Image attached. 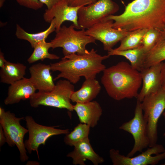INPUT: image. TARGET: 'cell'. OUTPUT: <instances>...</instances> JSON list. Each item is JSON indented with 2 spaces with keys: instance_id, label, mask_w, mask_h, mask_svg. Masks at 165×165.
Returning a JSON list of instances; mask_svg holds the SVG:
<instances>
[{
  "instance_id": "1",
  "label": "cell",
  "mask_w": 165,
  "mask_h": 165,
  "mask_svg": "<svg viewBox=\"0 0 165 165\" xmlns=\"http://www.w3.org/2000/svg\"><path fill=\"white\" fill-rule=\"evenodd\" d=\"M104 20H112L113 28L128 32L150 28L161 31L165 27V0H134L121 14Z\"/></svg>"
},
{
  "instance_id": "2",
  "label": "cell",
  "mask_w": 165,
  "mask_h": 165,
  "mask_svg": "<svg viewBox=\"0 0 165 165\" xmlns=\"http://www.w3.org/2000/svg\"><path fill=\"white\" fill-rule=\"evenodd\" d=\"M97 50L92 49L86 53H73L64 56L58 62L50 63L51 70L60 73L53 79H65L73 84L77 83L81 77L85 79L96 78V75L106 68L102 61L110 56H102Z\"/></svg>"
},
{
  "instance_id": "3",
  "label": "cell",
  "mask_w": 165,
  "mask_h": 165,
  "mask_svg": "<svg viewBox=\"0 0 165 165\" xmlns=\"http://www.w3.org/2000/svg\"><path fill=\"white\" fill-rule=\"evenodd\" d=\"M103 72L101 82L109 97L117 101L137 97L142 79L140 72L130 64L121 61Z\"/></svg>"
},
{
  "instance_id": "4",
  "label": "cell",
  "mask_w": 165,
  "mask_h": 165,
  "mask_svg": "<svg viewBox=\"0 0 165 165\" xmlns=\"http://www.w3.org/2000/svg\"><path fill=\"white\" fill-rule=\"evenodd\" d=\"M72 24L68 27L61 26L56 32L54 38L50 42L53 49L58 47L62 48L64 56L73 53L83 54L88 52L86 46L90 43L96 44V40L87 35L84 29L76 30Z\"/></svg>"
},
{
  "instance_id": "5",
  "label": "cell",
  "mask_w": 165,
  "mask_h": 165,
  "mask_svg": "<svg viewBox=\"0 0 165 165\" xmlns=\"http://www.w3.org/2000/svg\"><path fill=\"white\" fill-rule=\"evenodd\" d=\"M74 91L73 84L66 79H60L51 91L36 92L29 98L30 104L35 108L42 105L65 108L72 111L74 105L71 103V97Z\"/></svg>"
},
{
  "instance_id": "6",
  "label": "cell",
  "mask_w": 165,
  "mask_h": 165,
  "mask_svg": "<svg viewBox=\"0 0 165 165\" xmlns=\"http://www.w3.org/2000/svg\"><path fill=\"white\" fill-rule=\"evenodd\" d=\"M144 118L147 123L149 147L157 144V123L165 109V93L162 88L146 96L141 102Z\"/></svg>"
},
{
  "instance_id": "7",
  "label": "cell",
  "mask_w": 165,
  "mask_h": 165,
  "mask_svg": "<svg viewBox=\"0 0 165 165\" xmlns=\"http://www.w3.org/2000/svg\"><path fill=\"white\" fill-rule=\"evenodd\" d=\"M24 119L23 117H17L10 111H5L0 107V125L5 135L6 142L10 147L16 145L20 153V159L22 162L29 159L24 141V135L28 133V130L20 123Z\"/></svg>"
},
{
  "instance_id": "8",
  "label": "cell",
  "mask_w": 165,
  "mask_h": 165,
  "mask_svg": "<svg viewBox=\"0 0 165 165\" xmlns=\"http://www.w3.org/2000/svg\"><path fill=\"white\" fill-rule=\"evenodd\" d=\"M119 9V6L112 0H98L82 6L78 12L79 27L80 29H87L113 15Z\"/></svg>"
},
{
  "instance_id": "9",
  "label": "cell",
  "mask_w": 165,
  "mask_h": 165,
  "mask_svg": "<svg viewBox=\"0 0 165 165\" xmlns=\"http://www.w3.org/2000/svg\"><path fill=\"white\" fill-rule=\"evenodd\" d=\"M119 129L130 134L134 140L133 147L127 156L133 157L149 146L147 123L144 118L141 102L137 101L133 118L123 123Z\"/></svg>"
},
{
  "instance_id": "10",
  "label": "cell",
  "mask_w": 165,
  "mask_h": 165,
  "mask_svg": "<svg viewBox=\"0 0 165 165\" xmlns=\"http://www.w3.org/2000/svg\"><path fill=\"white\" fill-rule=\"evenodd\" d=\"M109 154L113 165H155L165 159L164 147L157 144L135 157L121 155L119 150L113 148L109 150Z\"/></svg>"
},
{
  "instance_id": "11",
  "label": "cell",
  "mask_w": 165,
  "mask_h": 165,
  "mask_svg": "<svg viewBox=\"0 0 165 165\" xmlns=\"http://www.w3.org/2000/svg\"><path fill=\"white\" fill-rule=\"evenodd\" d=\"M25 120L29 133L28 138L24 141L25 148L29 154L33 151H35L38 159L39 145H45L46 141L53 136L66 134L70 132L68 129H58L40 125L36 123L30 116H26Z\"/></svg>"
},
{
  "instance_id": "12",
  "label": "cell",
  "mask_w": 165,
  "mask_h": 165,
  "mask_svg": "<svg viewBox=\"0 0 165 165\" xmlns=\"http://www.w3.org/2000/svg\"><path fill=\"white\" fill-rule=\"evenodd\" d=\"M113 20H103L85 30L86 34L101 42L105 50L110 51L130 32L113 28Z\"/></svg>"
},
{
  "instance_id": "13",
  "label": "cell",
  "mask_w": 165,
  "mask_h": 165,
  "mask_svg": "<svg viewBox=\"0 0 165 165\" xmlns=\"http://www.w3.org/2000/svg\"><path fill=\"white\" fill-rule=\"evenodd\" d=\"M81 6H70L66 0H61L50 9H46L43 19L46 22L49 23L52 20H54L56 32L59 30L62 23L65 21L72 22L75 28L80 29L78 23V12Z\"/></svg>"
},
{
  "instance_id": "14",
  "label": "cell",
  "mask_w": 165,
  "mask_h": 165,
  "mask_svg": "<svg viewBox=\"0 0 165 165\" xmlns=\"http://www.w3.org/2000/svg\"><path fill=\"white\" fill-rule=\"evenodd\" d=\"M163 63L162 62L143 68L140 72L142 86L136 98L137 101L141 102L146 96L162 89L160 72Z\"/></svg>"
},
{
  "instance_id": "15",
  "label": "cell",
  "mask_w": 165,
  "mask_h": 165,
  "mask_svg": "<svg viewBox=\"0 0 165 165\" xmlns=\"http://www.w3.org/2000/svg\"><path fill=\"white\" fill-rule=\"evenodd\" d=\"M29 79L36 90L40 92H50L55 84L51 75L50 64L38 63L32 65L29 68Z\"/></svg>"
},
{
  "instance_id": "16",
  "label": "cell",
  "mask_w": 165,
  "mask_h": 165,
  "mask_svg": "<svg viewBox=\"0 0 165 165\" xmlns=\"http://www.w3.org/2000/svg\"><path fill=\"white\" fill-rule=\"evenodd\" d=\"M67 157L72 159L75 165H85L86 160L91 161L94 165L103 163L104 159L94 151L88 137L78 142L74 146L73 150L69 152Z\"/></svg>"
},
{
  "instance_id": "17",
  "label": "cell",
  "mask_w": 165,
  "mask_h": 165,
  "mask_svg": "<svg viewBox=\"0 0 165 165\" xmlns=\"http://www.w3.org/2000/svg\"><path fill=\"white\" fill-rule=\"evenodd\" d=\"M36 89L29 78H24L9 86L7 96L4 101L6 105L18 103L29 99L35 93Z\"/></svg>"
},
{
  "instance_id": "18",
  "label": "cell",
  "mask_w": 165,
  "mask_h": 165,
  "mask_svg": "<svg viewBox=\"0 0 165 165\" xmlns=\"http://www.w3.org/2000/svg\"><path fill=\"white\" fill-rule=\"evenodd\" d=\"M73 110L76 112L80 123L86 124L90 127H94L97 125L102 113L101 105L96 101L76 102L73 106Z\"/></svg>"
},
{
  "instance_id": "19",
  "label": "cell",
  "mask_w": 165,
  "mask_h": 165,
  "mask_svg": "<svg viewBox=\"0 0 165 165\" xmlns=\"http://www.w3.org/2000/svg\"><path fill=\"white\" fill-rule=\"evenodd\" d=\"M101 89V86L96 78L85 79L80 88L72 93L71 101L75 103L92 101L99 94Z\"/></svg>"
},
{
  "instance_id": "20",
  "label": "cell",
  "mask_w": 165,
  "mask_h": 165,
  "mask_svg": "<svg viewBox=\"0 0 165 165\" xmlns=\"http://www.w3.org/2000/svg\"><path fill=\"white\" fill-rule=\"evenodd\" d=\"M26 69L23 64L7 61L0 71V82L11 85L24 78Z\"/></svg>"
},
{
  "instance_id": "21",
  "label": "cell",
  "mask_w": 165,
  "mask_h": 165,
  "mask_svg": "<svg viewBox=\"0 0 165 165\" xmlns=\"http://www.w3.org/2000/svg\"><path fill=\"white\" fill-rule=\"evenodd\" d=\"M109 56L118 55L125 57L130 63L131 67L140 72L143 68L146 53L142 45L134 49L117 51L112 49L108 52Z\"/></svg>"
},
{
  "instance_id": "22",
  "label": "cell",
  "mask_w": 165,
  "mask_h": 165,
  "mask_svg": "<svg viewBox=\"0 0 165 165\" xmlns=\"http://www.w3.org/2000/svg\"><path fill=\"white\" fill-rule=\"evenodd\" d=\"M49 27L45 30L35 33L27 32L19 24H16L15 35L19 39L26 40L30 44L31 47H34L38 43L46 41L49 35L56 31L55 21L52 20Z\"/></svg>"
},
{
  "instance_id": "23",
  "label": "cell",
  "mask_w": 165,
  "mask_h": 165,
  "mask_svg": "<svg viewBox=\"0 0 165 165\" xmlns=\"http://www.w3.org/2000/svg\"><path fill=\"white\" fill-rule=\"evenodd\" d=\"M148 29H143L130 31L120 41V46L114 49L123 51L138 48L142 45L144 36Z\"/></svg>"
},
{
  "instance_id": "24",
  "label": "cell",
  "mask_w": 165,
  "mask_h": 165,
  "mask_svg": "<svg viewBox=\"0 0 165 165\" xmlns=\"http://www.w3.org/2000/svg\"><path fill=\"white\" fill-rule=\"evenodd\" d=\"M51 48L50 42L44 41L37 44L33 48L34 51L28 58L27 61L32 64L39 60L43 61L46 59L50 60L58 59L60 57L53 54L50 53L48 51Z\"/></svg>"
},
{
  "instance_id": "25",
  "label": "cell",
  "mask_w": 165,
  "mask_h": 165,
  "mask_svg": "<svg viewBox=\"0 0 165 165\" xmlns=\"http://www.w3.org/2000/svg\"><path fill=\"white\" fill-rule=\"evenodd\" d=\"M165 60V39H163L159 41L146 54L143 68L162 62Z\"/></svg>"
},
{
  "instance_id": "26",
  "label": "cell",
  "mask_w": 165,
  "mask_h": 165,
  "mask_svg": "<svg viewBox=\"0 0 165 165\" xmlns=\"http://www.w3.org/2000/svg\"><path fill=\"white\" fill-rule=\"evenodd\" d=\"M90 127L88 125L80 123L75 127L73 131L66 134L64 141L66 145L72 146L88 137Z\"/></svg>"
},
{
  "instance_id": "27",
  "label": "cell",
  "mask_w": 165,
  "mask_h": 165,
  "mask_svg": "<svg viewBox=\"0 0 165 165\" xmlns=\"http://www.w3.org/2000/svg\"><path fill=\"white\" fill-rule=\"evenodd\" d=\"M162 40L160 30L155 28L148 29L144 36L142 43V45L146 53Z\"/></svg>"
},
{
  "instance_id": "28",
  "label": "cell",
  "mask_w": 165,
  "mask_h": 165,
  "mask_svg": "<svg viewBox=\"0 0 165 165\" xmlns=\"http://www.w3.org/2000/svg\"><path fill=\"white\" fill-rule=\"evenodd\" d=\"M20 5L34 10L41 8L43 4L39 0H15Z\"/></svg>"
},
{
  "instance_id": "29",
  "label": "cell",
  "mask_w": 165,
  "mask_h": 165,
  "mask_svg": "<svg viewBox=\"0 0 165 165\" xmlns=\"http://www.w3.org/2000/svg\"><path fill=\"white\" fill-rule=\"evenodd\" d=\"M98 0H66L68 5L73 7L87 6L94 3Z\"/></svg>"
},
{
  "instance_id": "30",
  "label": "cell",
  "mask_w": 165,
  "mask_h": 165,
  "mask_svg": "<svg viewBox=\"0 0 165 165\" xmlns=\"http://www.w3.org/2000/svg\"><path fill=\"white\" fill-rule=\"evenodd\" d=\"M162 88L165 93V62L163 63L160 72Z\"/></svg>"
},
{
  "instance_id": "31",
  "label": "cell",
  "mask_w": 165,
  "mask_h": 165,
  "mask_svg": "<svg viewBox=\"0 0 165 165\" xmlns=\"http://www.w3.org/2000/svg\"><path fill=\"white\" fill-rule=\"evenodd\" d=\"M43 4L45 5L47 9H51L53 6L61 0H39Z\"/></svg>"
},
{
  "instance_id": "32",
  "label": "cell",
  "mask_w": 165,
  "mask_h": 165,
  "mask_svg": "<svg viewBox=\"0 0 165 165\" xmlns=\"http://www.w3.org/2000/svg\"><path fill=\"white\" fill-rule=\"evenodd\" d=\"M6 142V138L2 127L0 125V146H2Z\"/></svg>"
},
{
  "instance_id": "33",
  "label": "cell",
  "mask_w": 165,
  "mask_h": 165,
  "mask_svg": "<svg viewBox=\"0 0 165 165\" xmlns=\"http://www.w3.org/2000/svg\"><path fill=\"white\" fill-rule=\"evenodd\" d=\"M7 61L5 59L4 54L1 51H0V67H2L5 64Z\"/></svg>"
},
{
  "instance_id": "34",
  "label": "cell",
  "mask_w": 165,
  "mask_h": 165,
  "mask_svg": "<svg viewBox=\"0 0 165 165\" xmlns=\"http://www.w3.org/2000/svg\"><path fill=\"white\" fill-rule=\"evenodd\" d=\"M160 32L162 39H165V27Z\"/></svg>"
},
{
  "instance_id": "35",
  "label": "cell",
  "mask_w": 165,
  "mask_h": 165,
  "mask_svg": "<svg viewBox=\"0 0 165 165\" xmlns=\"http://www.w3.org/2000/svg\"><path fill=\"white\" fill-rule=\"evenodd\" d=\"M5 1V0H0V8L2 7L3 6Z\"/></svg>"
},
{
  "instance_id": "36",
  "label": "cell",
  "mask_w": 165,
  "mask_h": 165,
  "mask_svg": "<svg viewBox=\"0 0 165 165\" xmlns=\"http://www.w3.org/2000/svg\"><path fill=\"white\" fill-rule=\"evenodd\" d=\"M162 115L164 117V118L165 119V112H163V113H162Z\"/></svg>"
},
{
  "instance_id": "37",
  "label": "cell",
  "mask_w": 165,
  "mask_h": 165,
  "mask_svg": "<svg viewBox=\"0 0 165 165\" xmlns=\"http://www.w3.org/2000/svg\"><path fill=\"white\" fill-rule=\"evenodd\" d=\"M162 165H165V162L164 163H163V164H162Z\"/></svg>"
}]
</instances>
